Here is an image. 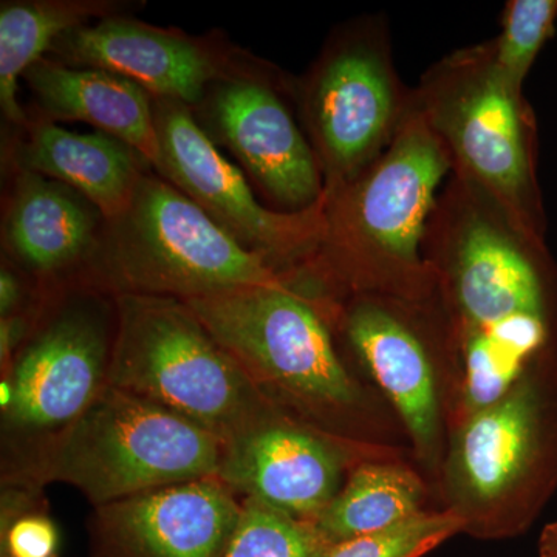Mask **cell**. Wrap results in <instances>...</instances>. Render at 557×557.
<instances>
[{
  "mask_svg": "<svg viewBox=\"0 0 557 557\" xmlns=\"http://www.w3.org/2000/svg\"><path fill=\"white\" fill-rule=\"evenodd\" d=\"M183 302L274 408L335 437L372 443L364 437L372 408L339 357L327 296L292 278Z\"/></svg>",
  "mask_w": 557,
  "mask_h": 557,
  "instance_id": "6da1fadb",
  "label": "cell"
},
{
  "mask_svg": "<svg viewBox=\"0 0 557 557\" xmlns=\"http://www.w3.org/2000/svg\"><path fill=\"white\" fill-rule=\"evenodd\" d=\"M448 168L429 120L406 121L372 168L324 190V236L300 277L329 296L341 288L418 292L429 278L421 239Z\"/></svg>",
  "mask_w": 557,
  "mask_h": 557,
  "instance_id": "7a4b0ae2",
  "label": "cell"
},
{
  "mask_svg": "<svg viewBox=\"0 0 557 557\" xmlns=\"http://www.w3.org/2000/svg\"><path fill=\"white\" fill-rule=\"evenodd\" d=\"M463 533H525L557 490V351L537 359L504 397L449 428L438 474Z\"/></svg>",
  "mask_w": 557,
  "mask_h": 557,
  "instance_id": "3957f363",
  "label": "cell"
},
{
  "mask_svg": "<svg viewBox=\"0 0 557 557\" xmlns=\"http://www.w3.org/2000/svg\"><path fill=\"white\" fill-rule=\"evenodd\" d=\"M292 276L226 233L207 212L150 170L129 207L106 219L97 249L69 287L190 299L230 289L278 285Z\"/></svg>",
  "mask_w": 557,
  "mask_h": 557,
  "instance_id": "277c9868",
  "label": "cell"
},
{
  "mask_svg": "<svg viewBox=\"0 0 557 557\" xmlns=\"http://www.w3.org/2000/svg\"><path fill=\"white\" fill-rule=\"evenodd\" d=\"M225 442L123 388L106 386L20 478L3 485L65 483L94 508L157 487L218 478Z\"/></svg>",
  "mask_w": 557,
  "mask_h": 557,
  "instance_id": "5b68a950",
  "label": "cell"
},
{
  "mask_svg": "<svg viewBox=\"0 0 557 557\" xmlns=\"http://www.w3.org/2000/svg\"><path fill=\"white\" fill-rule=\"evenodd\" d=\"M115 304L109 386L149 399L225 443L282 413L183 300L121 295Z\"/></svg>",
  "mask_w": 557,
  "mask_h": 557,
  "instance_id": "8992f818",
  "label": "cell"
},
{
  "mask_svg": "<svg viewBox=\"0 0 557 557\" xmlns=\"http://www.w3.org/2000/svg\"><path fill=\"white\" fill-rule=\"evenodd\" d=\"M42 298L35 327L0 383L2 482L20 478L108 386L115 298L84 287Z\"/></svg>",
  "mask_w": 557,
  "mask_h": 557,
  "instance_id": "52a82bcc",
  "label": "cell"
},
{
  "mask_svg": "<svg viewBox=\"0 0 557 557\" xmlns=\"http://www.w3.org/2000/svg\"><path fill=\"white\" fill-rule=\"evenodd\" d=\"M456 255L458 358L487 379L515 384L556 348L544 276L515 242L483 220L469 223Z\"/></svg>",
  "mask_w": 557,
  "mask_h": 557,
  "instance_id": "ba28073f",
  "label": "cell"
},
{
  "mask_svg": "<svg viewBox=\"0 0 557 557\" xmlns=\"http://www.w3.org/2000/svg\"><path fill=\"white\" fill-rule=\"evenodd\" d=\"M153 113L160 146L157 174L271 269L287 276L302 273L324 236V197L300 212L265 207L244 171L220 152L188 106L153 98Z\"/></svg>",
  "mask_w": 557,
  "mask_h": 557,
  "instance_id": "9c48e42d",
  "label": "cell"
},
{
  "mask_svg": "<svg viewBox=\"0 0 557 557\" xmlns=\"http://www.w3.org/2000/svg\"><path fill=\"white\" fill-rule=\"evenodd\" d=\"M190 110L215 146L233 153L271 208L300 212L322 200L325 182L317 152L263 62L218 81Z\"/></svg>",
  "mask_w": 557,
  "mask_h": 557,
  "instance_id": "30bf717a",
  "label": "cell"
},
{
  "mask_svg": "<svg viewBox=\"0 0 557 557\" xmlns=\"http://www.w3.org/2000/svg\"><path fill=\"white\" fill-rule=\"evenodd\" d=\"M391 457L277 413L225 443L218 479L240 498L314 522L361 461Z\"/></svg>",
  "mask_w": 557,
  "mask_h": 557,
  "instance_id": "8fae6325",
  "label": "cell"
},
{
  "mask_svg": "<svg viewBox=\"0 0 557 557\" xmlns=\"http://www.w3.org/2000/svg\"><path fill=\"white\" fill-rule=\"evenodd\" d=\"M49 57L72 67L109 70L138 84L157 100L183 102L189 109L196 108L218 81L258 60L222 33L189 35L131 14L65 33Z\"/></svg>",
  "mask_w": 557,
  "mask_h": 557,
  "instance_id": "7c38bea8",
  "label": "cell"
},
{
  "mask_svg": "<svg viewBox=\"0 0 557 557\" xmlns=\"http://www.w3.org/2000/svg\"><path fill=\"white\" fill-rule=\"evenodd\" d=\"M332 321L394 406L421 467L438 478L448 446L449 408L426 341L405 314L372 296H359L346 309L332 299Z\"/></svg>",
  "mask_w": 557,
  "mask_h": 557,
  "instance_id": "4fadbf2b",
  "label": "cell"
},
{
  "mask_svg": "<svg viewBox=\"0 0 557 557\" xmlns=\"http://www.w3.org/2000/svg\"><path fill=\"white\" fill-rule=\"evenodd\" d=\"M242 509L218 478L121 498L94 508L90 557H222Z\"/></svg>",
  "mask_w": 557,
  "mask_h": 557,
  "instance_id": "5bb4252c",
  "label": "cell"
},
{
  "mask_svg": "<svg viewBox=\"0 0 557 557\" xmlns=\"http://www.w3.org/2000/svg\"><path fill=\"white\" fill-rule=\"evenodd\" d=\"M304 113L325 189L357 178L394 120L395 94L379 54L336 46L324 54L302 91Z\"/></svg>",
  "mask_w": 557,
  "mask_h": 557,
  "instance_id": "9a60e30c",
  "label": "cell"
},
{
  "mask_svg": "<svg viewBox=\"0 0 557 557\" xmlns=\"http://www.w3.org/2000/svg\"><path fill=\"white\" fill-rule=\"evenodd\" d=\"M104 214L75 189L36 172L13 170L2 207V258L39 293L69 287L87 265Z\"/></svg>",
  "mask_w": 557,
  "mask_h": 557,
  "instance_id": "2e32d148",
  "label": "cell"
},
{
  "mask_svg": "<svg viewBox=\"0 0 557 557\" xmlns=\"http://www.w3.org/2000/svg\"><path fill=\"white\" fill-rule=\"evenodd\" d=\"M519 98L490 62L443 101L434 123L465 168L507 208L520 231L534 237L531 164Z\"/></svg>",
  "mask_w": 557,
  "mask_h": 557,
  "instance_id": "e0dca14e",
  "label": "cell"
},
{
  "mask_svg": "<svg viewBox=\"0 0 557 557\" xmlns=\"http://www.w3.org/2000/svg\"><path fill=\"white\" fill-rule=\"evenodd\" d=\"M11 170H24L58 180L90 200L106 219L129 207L139 180L153 170L138 150L104 134H78L53 121L30 116L7 149Z\"/></svg>",
  "mask_w": 557,
  "mask_h": 557,
  "instance_id": "ac0fdd59",
  "label": "cell"
},
{
  "mask_svg": "<svg viewBox=\"0 0 557 557\" xmlns=\"http://www.w3.org/2000/svg\"><path fill=\"white\" fill-rule=\"evenodd\" d=\"M38 116L81 121L138 150L156 168L160 146L153 98L138 84L91 67H72L46 57L25 72Z\"/></svg>",
  "mask_w": 557,
  "mask_h": 557,
  "instance_id": "d6986e66",
  "label": "cell"
},
{
  "mask_svg": "<svg viewBox=\"0 0 557 557\" xmlns=\"http://www.w3.org/2000/svg\"><path fill=\"white\" fill-rule=\"evenodd\" d=\"M145 0H2L0 3V109L14 131L30 115L17 100L20 79L50 53L65 33L145 9Z\"/></svg>",
  "mask_w": 557,
  "mask_h": 557,
  "instance_id": "ffe728a7",
  "label": "cell"
},
{
  "mask_svg": "<svg viewBox=\"0 0 557 557\" xmlns=\"http://www.w3.org/2000/svg\"><path fill=\"white\" fill-rule=\"evenodd\" d=\"M424 480L392 457L361 461L314 520L329 544L369 536L416 518L426 502Z\"/></svg>",
  "mask_w": 557,
  "mask_h": 557,
  "instance_id": "44dd1931",
  "label": "cell"
},
{
  "mask_svg": "<svg viewBox=\"0 0 557 557\" xmlns=\"http://www.w3.org/2000/svg\"><path fill=\"white\" fill-rule=\"evenodd\" d=\"M330 545L313 522L244 498L239 523L222 557H324Z\"/></svg>",
  "mask_w": 557,
  "mask_h": 557,
  "instance_id": "7402d4cb",
  "label": "cell"
},
{
  "mask_svg": "<svg viewBox=\"0 0 557 557\" xmlns=\"http://www.w3.org/2000/svg\"><path fill=\"white\" fill-rule=\"evenodd\" d=\"M556 20L557 0H512L508 5L491 65L519 97L539 51L555 35Z\"/></svg>",
  "mask_w": 557,
  "mask_h": 557,
  "instance_id": "603a6c76",
  "label": "cell"
},
{
  "mask_svg": "<svg viewBox=\"0 0 557 557\" xmlns=\"http://www.w3.org/2000/svg\"><path fill=\"white\" fill-rule=\"evenodd\" d=\"M460 533L463 525L448 509L424 511L381 533L332 544L324 557H423Z\"/></svg>",
  "mask_w": 557,
  "mask_h": 557,
  "instance_id": "cb8c5ba5",
  "label": "cell"
},
{
  "mask_svg": "<svg viewBox=\"0 0 557 557\" xmlns=\"http://www.w3.org/2000/svg\"><path fill=\"white\" fill-rule=\"evenodd\" d=\"M60 547V533L44 511L30 512L0 531L2 557H54Z\"/></svg>",
  "mask_w": 557,
  "mask_h": 557,
  "instance_id": "d4e9b609",
  "label": "cell"
},
{
  "mask_svg": "<svg viewBox=\"0 0 557 557\" xmlns=\"http://www.w3.org/2000/svg\"><path fill=\"white\" fill-rule=\"evenodd\" d=\"M539 557H557V522L549 523L539 539Z\"/></svg>",
  "mask_w": 557,
  "mask_h": 557,
  "instance_id": "484cf974",
  "label": "cell"
}]
</instances>
